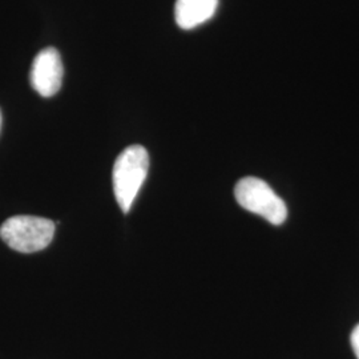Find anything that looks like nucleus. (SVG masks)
Wrapping results in <instances>:
<instances>
[{
	"instance_id": "0eeeda50",
	"label": "nucleus",
	"mask_w": 359,
	"mask_h": 359,
	"mask_svg": "<svg viewBox=\"0 0 359 359\" xmlns=\"http://www.w3.org/2000/svg\"><path fill=\"white\" fill-rule=\"evenodd\" d=\"M0 129H1V112H0Z\"/></svg>"
},
{
	"instance_id": "f257e3e1",
	"label": "nucleus",
	"mask_w": 359,
	"mask_h": 359,
	"mask_svg": "<svg viewBox=\"0 0 359 359\" xmlns=\"http://www.w3.org/2000/svg\"><path fill=\"white\" fill-rule=\"evenodd\" d=\"M149 169V154L142 145H130L116 158L114 165V191L117 204L128 213L142 189Z\"/></svg>"
},
{
	"instance_id": "f03ea898",
	"label": "nucleus",
	"mask_w": 359,
	"mask_h": 359,
	"mask_svg": "<svg viewBox=\"0 0 359 359\" xmlns=\"http://www.w3.org/2000/svg\"><path fill=\"white\" fill-rule=\"evenodd\" d=\"M55 222L36 216H15L0 226V237L19 253H35L51 244Z\"/></svg>"
},
{
	"instance_id": "20e7f679",
	"label": "nucleus",
	"mask_w": 359,
	"mask_h": 359,
	"mask_svg": "<svg viewBox=\"0 0 359 359\" xmlns=\"http://www.w3.org/2000/svg\"><path fill=\"white\" fill-rule=\"evenodd\" d=\"M63 75L65 68L60 53L53 47H47L35 56L29 80L40 96L51 97L62 88Z\"/></svg>"
},
{
	"instance_id": "423d86ee",
	"label": "nucleus",
	"mask_w": 359,
	"mask_h": 359,
	"mask_svg": "<svg viewBox=\"0 0 359 359\" xmlns=\"http://www.w3.org/2000/svg\"><path fill=\"white\" fill-rule=\"evenodd\" d=\"M350 341H351V347L354 350V354H355L357 359H359V325H357L355 329L353 330Z\"/></svg>"
},
{
	"instance_id": "7ed1b4c3",
	"label": "nucleus",
	"mask_w": 359,
	"mask_h": 359,
	"mask_svg": "<svg viewBox=\"0 0 359 359\" xmlns=\"http://www.w3.org/2000/svg\"><path fill=\"white\" fill-rule=\"evenodd\" d=\"M234 197L245 210L265 218L271 225L287 219V206L269 184L257 177H244L236 184Z\"/></svg>"
},
{
	"instance_id": "39448f33",
	"label": "nucleus",
	"mask_w": 359,
	"mask_h": 359,
	"mask_svg": "<svg viewBox=\"0 0 359 359\" xmlns=\"http://www.w3.org/2000/svg\"><path fill=\"white\" fill-rule=\"evenodd\" d=\"M217 7L218 0H176L175 19L180 28L193 29L212 19Z\"/></svg>"
}]
</instances>
